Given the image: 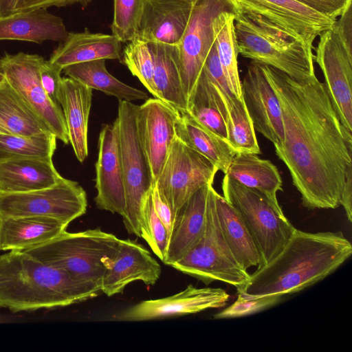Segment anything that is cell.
Returning a JSON list of instances; mask_svg holds the SVG:
<instances>
[{
    "label": "cell",
    "instance_id": "6da1fadb",
    "mask_svg": "<svg viewBox=\"0 0 352 352\" xmlns=\"http://www.w3.org/2000/svg\"><path fill=\"white\" fill-rule=\"evenodd\" d=\"M263 66L282 111L284 141L274 145L276 155L305 207L337 208L352 164V135L342 125L324 82L316 74L299 80Z\"/></svg>",
    "mask_w": 352,
    "mask_h": 352
},
{
    "label": "cell",
    "instance_id": "7a4b0ae2",
    "mask_svg": "<svg viewBox=\"0 0 352 352\" xmlns=\"http://www.w3.org/2000/svg\"><path fill=\"white\" fill-rule=\"evenodd\" d=\"M351 254L352 245L340 231L296 229L282 250L236 290L251 296L292 294L332 274Z\"/></svg>",
    "mask_w": 352,
    "mask_h": 352
},
{
    "label": "cell",
    "instance_id": "3957f363",
    "mask_svg": "<svg viewBox=\"0 0 352 352\" xmlns=\"http://www.w3.org/2000/svg\"><path fill=\"white\" fill-rule=\"evenodd\" d=\"M93 298L65 272L21 250L0 256V308L54 309Z\"/></svg>",
    "mask_w": 352,
    "mask_h": 352
},
{
    "label": "cell",
    "instance_id": "277c9868",
    "mask_svg": "<svg viewBox=\"0 0 352 352\" xmlns=\"http://www.w3.org/2000/svg\"><path fill=\"white\" fill-rule=\"evenodd\" d=\"M120 239L99 228L70 233L23 251L68 274L93 298L101 292L104 258L113 255Z\"/></svg>",
    "mask_w": 352,
    "mask_h": 352
},
{
    "label": "cell",
    "instance_id": "5b68a950",
    "mask_svg": "<svg viewBox=\"0 0 352 352\" xmlns=\"http://www.w3.org/2000/svg\"><path fill=\"white\" fill-rule=\"evenodd\" d=\"M234 30L238 53L243 57L299 80L316 74L312 50L301 43L285 38L239 12Z\"/></svg>",
    "mask_w": 352,
    "mask_h": 352
},
{
    "label": "cell",
    "instance_id": "8992f818",
    "mask_svg": "<svg viewBox=\"0 0 352 352\" xmlns=\"http://www.w3.org/2000/svg\"><path fill=\"white\" fill-rule=\"evenodd\" d=\"M214 191L211 184L206 223L202 236L170 266L206 285L221 281L238 289L248 282L250 274L238 263L223 237L217 216Z\"/></svg>",
    "mask_w": 352,
    "mask_h": 352
},
{
    "label": "cell",
    "instance_id": "52a82bcc",
    "mask_svg": "<svg viewBox=\"0 0 352 352\" xmlns=\"http://www.w3.org/2000/svg\"><path fill=\"white\" fill-rule=\"evenodd\" d=\"M138 107L132 102L119 100L116 120L125 194V209L122 217L127 232L140 237L143 205L154 185L148 161L138 135Z\"/></svg>",
    "mask_w": 352,
    "mask_h": 352
},
{
    "label": "cell",
    "instance_id": "ba28073f",
    "mask_svg": "<svg viewBox=\"0 0 352 352\" xmlns=\"http://www.w3.org/2000/svg\"><path fill=\"white\" fill-rule=\"evenodd\" d=\"M221 187L223 197L241 216L256 243L261 256L257 268L265 265L282 250L296 228L282 208L226 174Z\"/></svg>",
    "mask_w": 352,
    "mask_h": 352
},
{
    "label": "cell",
    "instance_id": "9c48e42d",
    "mask_svg": "<svg viewBox=\"0 0 352 352\" xmlns=\"http://www.w3.org/2000/svg\"><path fill=\"white\" fill-rule=\"evenodd\" d=\"M247 15L285 38L312 50L313 42L336 21L296 0H232Z\"/></svg>",
    "mask_w": 352,
    "mask_h": 352
},
{
    "label": "cell",
    "instance_id": "30bf717a",
    "mask_svg": "<svg viewBox=\"0 0 352 352\" xmlns=\"http://www.w3.org/2000/svg\"><path fill=\"white\" fill-rule=\"evenodd\" d=\"M87 195L78 182L63 177L37 190L0 194V217H46L69 224L86 212Z\"/></svg>",
    "mask_w": 352,
    "mask_h": 352
},
{
    "label": "cell",
    "instance_id": "8fae6325",
    "mask_svg": "<svg viewBox=\"0 0 352 352\" xmlns=\"http://www.w3.org/2000/svg\"><path fill=\"white\" fill-rule=\"evenodd\" d=\"M218 170L210 160L176 136L155 185L175 218L181 207L196 191L213 184Z\"/></svg>",
    "mask_w": 352,
    "mask_h": 352
},
{
    "label": "cell",
    "instance_id": "7c38bea8",
    "mask_svg": "<svg viewBox=\"0 0 352 352\" xmlns=\"http://www.w3.org/2000/svg\"><path fill=\"white\" fill-rule=\"evenodd\" d=\"M319 36L314 59L323 73L325 86L342 125L352 135L351 41L341 34L336 22Z\"/></svg>",
    "mask_w": 352,
    "mask_h": 352
},
{
    "label": "cell",
    "instance_id": "4fadbf2b",
    "mask_svg": "<svg viewBox=\"0 0 352 352\" xmlns=\"http://www.w3.org/2000/svg\"><path fill=\"white\" fill-rule=\"evenodd\" d=\"M223 12L238 13L232 0H197L193 3L186 29L177 45L181 79L187 100L215 41L214 20Z\"/></svg>",
    "mask_w": 352,
    "mask_h": 352
},
{
    "label": "cell",
    "instance_id": "5bb4252c",
    "mask_svg": "<svg viewBox=\"0 0 352 352\" xmlns=\"http://www.w3.org/2000/svg\"><path fill=\"white\" fill-rule=\"evenodd\" d=\"M43 59L38 54L5 53L0 58V70L56 138L67 144L69 137L63 110L48 98L41 83L39 66Z\"/></svg>",
    "mask_w": 352,
    "mask_h": 352
},
{
    "label": "cell",
    "instance_id": "9a60e30c",
    "mask_svg": "<svg viewBox=\"0 0 352 352\" xmlns=\"http://www.w3.org/2000/svg\"><path fill=\"white\" fill-rule=\"evenodd\" d=\"M180 113L162 100L148 98L137 111L140 140L151 168L153 185L176 137Z\"/></svg>",
    "mask_w": 352,
    "mask_h": 352
},
{
    "label": "cell",
    "instance_id": "2e32d148",
    "mask_svg": "<svg viewBox=\"0 0 352 352\" xmlns=\"http://www.w3.org/2000/svg\"><path fill=\"white\" fill-rule=\"evenodd\" d=\"M242 96L255 131L274 145L284 141L279 100L262 64L252 61L241 81Z\"/></svg>",
    "mask_w": 352,
    "mask_h": 352
},
{
    "label": "cell",
    "instance_id": "e0dca14e",
    "mask_svg": "<svg viewBox=\"0 0 352 352\" xmlns=\"http://www.w3.org/2000/svg\"><path fill=\"white\" fill-rule=\"evenodd\" d=\"M103 263L101 292L108 296L122 292L134 281L154 285L162 272L160 264L150 252L131 239H120L115 253L104 258Z\"/></svg>",
    "mask_w": 352,
    "mask_h": 352
},
{
    "label": "cell",
    "instance_id": "ac0fdd59",
    "mask_svg": "<svg viewBox=\"0 0 352 352\" xmlns=\"http://www.w3.org/2000/svg\"><path fill=\"white\" fill-rule=\"evenodd\" d=\"M95 182L96 206L122 216L125 194L116 120L104 125L100 132Z\"/></svg>",
    "mask_w": 352,
    "mask_h": 352
},
{
    "label": "cell",
    "instance_id": "d6986e66",
    "mask_svg": "<svg viewBox=\"0 0 352 352\" xmlns=\"http://www.w3.org/2000/svg\"><path fill=\"white\" fill-rule=\"evenodd\" d=\"M230 295L221 288H197L192 285L173 296L142 301L120 314L127 321H142L196 314L224 307Z\"/></svg>",
    "mask_w": 352,
    "mask_h": 352
},
{
    "label": "cell",
    "instance_id": "ffe728a7",
    "mask_svg": "<svg viewBox=\"0 0 352 352\" xmlns=\"http://www.w3.org/2000/svg\"><path fill=\"white\" fill-rule=\"evenodd\" d=\"M193 3L187 0H146L136 36L148 43L177 45Z\"/></svg>",
    "mask_w": 352,
    "mask_h": 352
},
{
    "label": "cell",
    "instance_id": "44dd1931",
    "mask_svg": "<svg viewBox=\"0 0 352 352\" xmlns=\"http://www.w3.org/2000/svg\"><path fill=\"white\" fill-rule=\"evenodd\" d=\"M208 184L196 191L177 212L171 233L165 265H171L201 238L206 223L209 188Z\"/></svg>",
    "mask_w": 352,
    "mask_h": 352
},
{
    "label": "cell",
    "instance_id": "7402d4cb",
    "mask_svg": "<svg viewBox=\"0 0 352 352\" xmlns=\"http://www.w3.org/2000/svg\"><path fill=\"white\" fill-rule=\"evenodd\" d=\"M63 19L47 8L16 12L0 17V41H23L41 44L63 41L68 36Z\"/></svg>",
    "mask_w": 352,
    "mask_h": 352
},
{
    "label": "cell",
    "instance_id": "603a6c76",
    "mask_svg": "<svg viewBox=\"0 0 352 352\" xmlns=\"http://www.w3.org/2000/svg\"><path fill=\"white\" fill-rule=\"evenodd\" d=\"M63 177L52 158H11L0 160V194L27 192L51 187Z\"/></svg>",
    "mask_w": 352,
    "mask_h": 352
},
{
    "label": "cell",
    "instance_id": "cb8c5ba5",
    "mask_svg": "<svg viewBox=\"0 0 352 352\" xmlns=\"http://www.w3.org/2000/svg\"><path fill=\"white\" fill-rule=\"evenodd\" d=\"M91 100L92 89L69 77L63 78L60 104L69 142L80 162L88 155L87 131Z\"/></svg>",
    "mask_w": 352,
    "mask_h": 352
},
{
    "label": "cell",
    "instance_id": "d4e9b609",
    "mask_svg": "<svg viewBox=\"0 0 352 352\" xmlns=\"http://www.w3.org/2000/svg\"><path fill=\"white\" fill-rule=\"evenodd\" d=\"M120 41L113 34L69 32L52 54L50 61L63 69L68 65L97 59L121 58Z\"/></svg>",
    "mask_w": 352,
    "mask_h": 352
},
{
    "label": "cell",
    "instance_id": "484cf974",
    "mask_svg": "<svg viewBox=\"0 0 352 352\" xmlns=\"http://www.w3.org/2000/svg\"><path fill=\"white\" fill-rule=\"evenodd\" d=\"M69 224L46 217H0V251L23 250L49 241Z\"/></svg>",
    "mask_w": 352,
    "mask_h": 352
},
{
    "label": "cell",
    "instance_id": "4316f807",
    "mask_svg": "<svg viewBox=\"0 0 352 352\" xmlns=\"http://www.w3.org/2000/svg\"><path fill=\"white\" fill-rule=\"evenodd\" d=\"M226 175L281 208L277 192L283 190V182L277 167L271 161L261 159L256 154L237 153L232 159Z\"/></svg>",
    "mask_w": 352,
    "mask_h": 352
},
{
    "label": "cell",
    "instance_id": "83f0119b",
    "mask_svg": "<svg viewBox=\"0 0 352 352\" xmlns=\"http://www.w3.org/2000/svg\"><path fill=\"white\" fill-rule=\"evenodd\" d=\"M155 60L153 82L156 98L179 112L186 111L187 99L180 74L178 46L149 43Z\"/></svg>",
    "mask_w": 352,
    "mask_h": 352
},
{
    "label": "cell",
    "instance_id": "f1b7e54d",
    "mask_svg": "<svg viewBox=\"0 0 352 352\" xmlns=\"http://www.w3.org/2000/svg\"><path fill=\"white\" fill-rule=\"evenodd\" d=\"M217 216L223 237L238 263L245 270L258 266L261 256L256 243L237 210L214 191Z\"/></svg>",
    "mask_w": 352,
    "mask_h": 352
},
{
    "label": "cell",
    "instance_id": "f546056e",
    "mask_svg": "<svg viewBox=\"0 0 352 352\" xmlns=\"http://www.w3.org/2000/svg\"><path fill=\"white\" fill-rule=\"evenodd\" d=\"M186 112L228 142L226 109L222 98L203 69L187 100Z\"/></svg>",
    "mask_w": 352,
    "mask_h": 352
},
{
    "label": "cell",
    "instance_id": "4dcf8cb0",
    "mask_svg": "<svg viewBox=\"0 0 352 352\" xmlns=\"http://www.w3.org/2000/svg\"><path fill=\"white\" fill-rule=\"evenodd\" d=\"M176 136L191 148L210 160L226 174L236 155L227 142L201 125L186 111L179 112Z\"/></svg>",
    "mask_w": 352,
    "mask_h": 352
},
{
    "label": "cell",
    "instance_id": "1f68e13d",
    "mask_svg": "<svg viewBox=\"0 0 352 352\" xmlns=\"http://www.w3.org/2000/svg\"><path fill=\"white\" fill-rule=\"evenodd\" d=\"M64 74L85 86L114 96L119 100L131 102L148 99L147 94L129 86L111 75L107 69L104 59H97L68 65Z\"/></svg>",
    "mask_w": 352,
    "mask_h": 352
},
{
    "label": "cell",
    "instance_id": "d6a6232c",
    "mask_svg": "<svg viewBox=\"0 0 352 352\" xmlns=\"http://www.w3.org/2000/svg\"><path fill=\"white\" fill-rule=\"evenodd\" d=\"M0 126L14 135L52 133L6 80L0 85Z\"/></svg>",
    "mask_w": 352,
    "mask_h": 352
},
{
    "label": "cell",
    "instance_id": "836d02e7",
    "mask_svg": "<svg viewBox=\"0 0 352 352\" xmlns=\"http://www.w3.org/2000/svg\"><path fill=\"white\" fill-rule=\"evenodd\" d=\"M237 14L221 12L214 20V29L217 54L227 83L233 94L238 99H242L237 60L239 53L234 30Z\"/></svg>",
    "mask_w": 352,
    "mask_h": 352
},
{
    "label": "cell",
    "instance_id": "e575fe53",
    "mask_svg": "<svg viewBox=\"0 0 352 352\" xmlns=\"http://www.w3.org/2000/svg\"><path fill=\"white\" fill-rule=\"evenodd\" d=\"M228 143L237 153L261 154L255 130L243 99L234 98L226 106Z\"/></svg>",
    "mask_w": 352,
    "mask_h": 352
},
{
    "label": "cell",
    "instance_id": "d590c367",
    "mask_svg": "<svg viewBox=\"0 0 352 352\" xmlns=\"http://www.w3.org/2000/svg\"><path fill=\"white\" fill-rule=\"evenodd\" d=\"M52 133L33 135L0 134V160L11 158H52L56 148Z\"/></svg>",
    "mask_w": 352,
    "mask_h": 352
},
{
    "label": "cell",
    "instance_id": "8d00e7d4",
    "mask_svg": "<svg viewBox=\"0 0 352 352\" xmlns=\"http://www.w3.org/2000/svg\"><path fill=\"white\" fill-rule=\"evenodd\" d=\"M121 62L156 98L153 82L155 60L149 43L135 36L124 47Z\"/></svg>",
    "mask_w": 352,
    "mask_h": 352
},
{
    "label": "cell",
    "instance_id": "74e56055",
    "mask_svg": "<svg viewBox=\"0 0 352 352\" xmlns=\"http://www.w3.org/2000/svg\"><path fill=\"white\" fill-rule=\"evenodd\" d=\"M140 230V237L146 241L153 253L164 263L169 236L165 226L155 211L151 191L143 205Z\"/></svg>",
    "mask_w": 352,
    "mask_h": 352
},
{
    "label": "cell",
    "instance_id": "f35d334b",
    "mask_svg": "<svg viewBox=\"0 0 352 352\" xmlns=\"http://www.w3.org/2000/svg\"><path fill=\"white\" fill-rule=\"evenodd\" d=\"M146 0H114L112 34L122 43L133 39L138 31Z\"/></svg>",
    "mask_w": 352,
    "mask_h": 352
},
{
    "label": "cell",
    "instance_id": "ab89813d",
    "mask_svg": "<svg viewBox=\"0 0 352 352\" xmlns=\"http://www.w3.org/2000/svg\"><path fill=\"white\" fill-rule=\"evenodd\" d=\"M285 295L251 296L238 292V298L230 306L216 314L214 319L243 317L254 314L279 303Z\"/></svg>",
    "mask_w": 352,
    "mask_h": 352
},
{
    "label": "cell",
    "instance_id": "60d3db41",
    "mask_svg": "<svg viewBox=\"0 0 352 352\" xmlns=\"http://www.w3.org/2000/svg\"><path fill=\"white\" fill-rule=\"evenodd\" d=\"M202 69L220 94L224 105L227 102L236 97L231 91L223 74L219 60L215 41L208 54Z\"/></svg>",
    "mask_w": 352,
    "mask_h": 352
},
{
    "label": "cell",
    "instance_id": "b9f144b4",
    "mask_svg": "<svg viewBox=\"0 0 352 352\" xmlns=\"http://www.w3.org/2000/svg\"><path fill=\"white\" fill-rule=\"evenodd\" d=\"M63 68L49 60H43L39 66L41 83L48 98L56 104L60 106Z\"/></svg>",
    "mask_w": 352,
    "mask_h": 352
},
{
    "label": "cell",
    "instance_id": "7bdbcfd3",
    "mask_svg": "<svg viewBox=\"0 0 352 352\" xmlns=\"http://www.w3.org/2000/svg\"><path fill=\"white\" fill-rule=\"evenodd\" d=\"M332 19L340 16L351 5L352 0H296Z\"/></svg>",
    "mask_w": 352,
    "mask_h": 352
},
{
    "label": "cell",
    "instance_id": "ee69618b",
    "mask_svg": "<svg viewBox=\"0 0 352 352\" xmlns=\"http://www.w3.org/2000/svg\"><path fill=\"white\" fill-rule=\"evenodd\" d=\"M151 195L155 211L165 226L170 237L175 221L174 214L166 199L159 192L155 185L152 188Z\"/></svg>",
    "mask_w": 352,
    "mask_h": 352
},
{
    "label": "cell",
    "instance_id": "f6af8a7d",
    "mask_svg": "<svg viewBox=\"0 0 352 352\" xmlns=\"http://www.w3.org/2000/svg\"><path fill=\"white\" fill-rule=\"evenodd\" d=\"M91 0H18L16 12L50 7H63L74 3L87 4Z\"/></svg>",
    "mask_w": 352,
    "mask_h": 352
},
{
    "label": "cell",
    "instance_id": "bcb514c9",
    "mask_svg": "<svg viewBox=\"0 0 352 352\" xmlns=\"http://www.w3.org/2000/svg\"><path fill=\"white\" fill-rule=\"evenodd\" d=\"M340 205L343 206L348 220L352 221V164L347 169L345 182L341 192Z\"/></svg>",
    "mask_w": 352,
    "mask_h": 352
},
{
    "label": "cell",
    "instance_id": "7dc6e473",
    "mask_svg": "<svg viewBox=\"0 0 352 352\" xmlns=\"http://www.w3.org/2000/svg\"><path fill=\"white\" fill-rule=\"evenodd\" d=\"M18 0H0V17L16 12Z\"/></svg>",
    "mask_w": 352,
    "mask_h": 352
},
{
    "label": "cell",
    "instance_id": "c3c4849f",
    "mask_svg": "<svg viewBox=\"0 0 352 352\" xmlns=\"http://www.w3.org/2000/svg\"><path fill=\"white\" fill-rule=\"evenodd\" d=\"M6 81V77L3 72L0 70V85Z\"/></svg>",
    "mask_w": 352,
    "mask_h": 352
},
{
    "label": "cell",
    "instance_id": "681fc988",
    "mask_svg": "<svg viewBox=\"0 0 352 352\" xmlns=\"http://www.w3.org/2000/svg\"><path fill=\"white\" fill-rule=\"evenodd\" d=\"M0 134H10V133L0 126Z\"/></svg>",
    "mask_w": 352,
    "mask_h": 352
},
{
    "label": "cell",
    "instance_id": "f907efd6",
    "mask_svg": "<svg viewBox=\"0 0 352 352\" xmlns=\"http://www.w3.org/2000/svg\"><path fill=\"white\" fill-rule=\"evenodd\" d=\"M187 1H190V2H192V3H194V2H195V1H196L197 0H187Z\"/></svg>",
    "mask_w": 352,
    "mask_h": 352
}]
</instances>
